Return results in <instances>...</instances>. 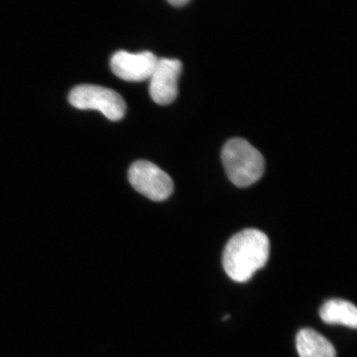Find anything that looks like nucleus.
<instances>
[{
    "label": "nucleus",
    "mask_w": 357,
    "mask_h": 357,
    "mask_svg": "<svg viewBox=\"0 0 357 357\" xmlns=\"http://www.w3.org/2000/svg\"><path fill=\"white\" fill-rule=\"evenodd\" d=\"M269 239L264 232L244 229L231 237L223 251L222 264L230 279L244 283L266 265Z\"/></svg>",
    "instance_id": "f257e3e1"
},
{
    "label": "nucleus",
    "mask_w": 357,
    "mask_h": 357,
    "mask_svg": "<svg viewBox=\"0 0 357 357\" xmlns=\"http://www.w3.org/2000/svg\"><path fill=\"white\" fill-rule=\"evenodd\" d=\"M222 159L227 177L239 188L255 184L264 173L262 154L243 138L227 141L222 148Z\"/></svg>",
    "instance_id": "f03ea898"
},
{
    "label": "nucleus",
    "mask_w": 357,
    "mask_h": 357,
    "mask_svg": "<svg viewBox=\"0 0 357 357\" xmlns=\"http://www.w3.org/2000/svg\"><path fill=\"white\" fill-rule=\"evenodd\" d=\"M69 102L79 109H96L109 121H121L126 112L122 96L112 89L93 84H81L70 91Z\"/></svg>",
    "instance_id": "7ed1b4c3"
},
{
    "label": "nucleus",
    "mask_w": 357,
    "mask_h": 357,
    "mask_svg": "<svg viewBox=\"0 0 357 357\" xmlns=\"http://www.w3.org/2000/svg\"><path fill=\"white\" fill-rule=\"evenodd\" d=\"M131 185L143 196L155 202L165 201L173 192V180L158 166L148 161H136L128 172Z\"/></svg>",
    "instance_id": "20e7f679"
},
{
    "label": "nucleus",
    "mask_w": 357,
    "mask_h": 357,
    "mask_svg": "<svg viewBox=\"0 0 357 357\" xmlns=\"http://www.w3.org/2000/svg\"><path fill=\"white\" fill-rule=\"evenodd\" d=\"M182 63L177 59H158L149 77V93L158 105H170L177 98L178 79L182 73Z\"/></svg>",
    "instance_id": "39448f33"
},
{
    "label": "nucleus",
    "mask_w": 357,
    "mask_h": 357,
    "mask_svg": "<svg viewBox=\"0 0 357 357\" xmlns=\"http://www.w3.org/2000/svg\"><path fill=\"white\" fill-rule=\"evenodd\" d=\"M158 58L149 51L129 53L119 51L110 60V68L115 76L128 82H143L149 79Z\"/></svg>",
    "instance_id": "423d86ee"
},
{
    "label": "nucleus",
    "mask_w": 357,
    "mask_h": 357,
    "mask_svg": "<svg viewBox=\"0 0 357 357\" xmlns=\"http://www.w3.org/2000/svg\"><path fill=\"white\" fill-rule=\"evenodd\" d=\"M296 344L300 357H337L335 347L311 328H304L298 333Z\"/></svg>",
    "instance_id": "0eeeda50"
},
{
    "label": "nucleus",
    "mask_w": 357,
    "mask_h": 357,
    "mask_svg": "<svg viewBox=\"0 0 357 357\" xmlns=\"http://www.w3.org/2000/svg\"><path fill=\"white\" fill-rule=\"evenodd\" d=\"M319 316L328 325H342L351 328L357 326V309L349 301H328L319 310Z\"/></svg>",
    "instance_id": "6e6552de"
},
{
    "label": "nucleus",
    "mask_w": 357,
    "mask_h": 357,
    "mask_svg": "<svg viewBox=\"0 0 357 357\" xmlns=\"http://www.w3.org/2000/svg\"><path fill=\"white\" fill-rule=\"evenodd\" d=\"M171 6L176 7L184 6L190 0H167Z\"/></svg>",
    "instance_id": "1a4fd4ad"
}]
</instances>
